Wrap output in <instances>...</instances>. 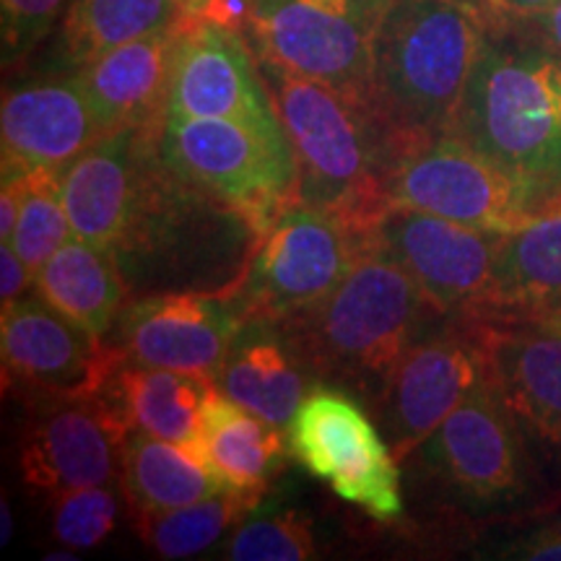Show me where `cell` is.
I'll return each instance as SVG.
<instances>
[{
  "instance_id": "d590c367",
  "label": "cell",
  "mask_w": 561,
  "mask_h": 561,
  "mask_svg": "<svg viewBox=\"0 0 561 561\" xmlns=\"http://www.w3.org/2000/svg\"><path fill=\"white\" fill-rule=\"evenodd\" d=\"M557 0H486L483 3V19L489 26H510L528 21L549 9Z\"/></svg>"
},
{
  "instance_id": "2e32d148",
  "label": "cell",
  "mask_w": 561,
  "mask_h": 561,
  "mask_svg": "<svg viewBox=\"0 0 561 561\" xmlns=\"http://www.w3.org/2000/svg\"><path fill=\"white\" fill-rule=\"evenodd\" d=\"M167 112L284 128L244 32L210 19H187L180 30Z\"/></svg>"
},
{
  "instance_id": "4fadbf2b",
  "label": "cell",
  "mask_w": 561,
  "mask_h": 561,
  "mask_svg": "<svg viewBox=\"0 0 561 561\" xmlns=\"http://www.w3.org/2000/svg\"><path fill=\"white\" fill-rule=\"evenodd\" d=\"M382 248L447 318L479 320L491 294L502 234L442 219L409 206H388L369 229Z\"/></svg>"
},
{
  "instance_id": "30bf717a",
  "label": "cell",
  "mask_w": 561,
  "mask_h": 561,
  "mask_svg": "<svg viewBox=\"0 0 561 561\" xmlns=\"http://www.w3.org/2000/svg\"><path fill=\"white\" fill-rule=\"evenodd\" d=\"M289 450L301 466L325 481L341 500L388 523L401 517V471L390 442L375 421L341 388L307 392L289 430Z\"/></svg>"
},
{
  "instance_id": "4dcf8cb0",
  "label": "cell",
  "mask_w": 561,
  "mask_h": 561,
  "mask_svg": "<svg viewBox=\"0 0 561 561\" xmlns=\"http://www.w3.org/2000/svg\"><path fill=\"white\" fill-rule=\"evenodd\" d=\"M121 512L112 483L62 491L50 500V536L66 549H94L115 530Z\"/></svg>"
},
{
  "instance_id": "44dd1931",
  "label": "cell",
  "mask_w": 561,
  "mask_h": 561,
  "mask_svg": "<svg viewBox=\"0 0 561 561\" xmlns=\"http://www.w3.org/2000/svg\"><path fill=\"white\" fill-rule=\"evenodd\" d=\"M312 382V369L291 333L263 318H248L216 377L224 396L278 430H289Z\"/></svg>"
},
{
  "instance_id": "277c9868",
  "label": "cell",
  "mask_w": 561,
  "mask_h": 561,
  "mask_svg": "<svg viewBox=\"0 0 561 561\" xmlns=\"http://www.w3.org/2000/svg\"><path fill=\"white\" fill-rule=\"evenodd\" d=\"M486 19L453 0H390L371 50V107L403 157L450 133Z\"/></svg>"
},
{
  "instance_id": "1f68e13d",
  "label": "cell",
  "mask_w": 561,
  "mask_h": 561,
  "mask_svg": "<svg viewBox=\"0 0 561 561\" xmlns=\"http://www.w3.org/2000/svg\"><path fill=\"white\" fill-rule=\"evenodd\" d=\"M68 5L70 0H0L3 68L30 58L60 24Z\"/></svg>"
},
{
  "instance_id": "ffe728a7",
  "label": "cell",
  "mask_w": 561,
  "mask_h": 561,
  "mask_svg": "<svg viewBox=\"0 0 561 561\" xmlns=\"http://www.w3.org/2000/svg\"><path fill=\"white\" fill-rule=\"evenodd\" d=\"M182 26L133 39L76 70L104 133L164 123Z\"/></svg>"
},
{
  "instance_id": "8992f818",
  "label": "cell",
  "mask_w": 561,
  "mask_h": 561,
  "mask_svg": "<svg viewBox=\"0 0 561 561\" xmlns=\"http://www.w3.org/2000/svg\"><path fill=\"white\" fill-rule=\"evenodd\" d=\"M390 0H250L255 58L371 104V50Z\"/></svg>"
},
{
  "instance_id": "5b68a950",
  "label": "cell",
  "mask_w": 561,
  "mask_h": 561,
  "mask_svg": "<svg viewBox=\"0 0 561 561\" xmlns=\"http://www.w3.org/2000/svg\"><path fill=\"white\" fill-rule=\"evenodd\" d=\"M159 157L187 185L234 208L255 234L297 203L299 170L284 128L167 112Z\"/></svg>"
},
{
  "instance_id": "60d3db41",
  "label": "cell",
  "mask_w": 561,
  "mask_h": 561,
  "mask_svg": "<svg viewBox=\"0 0 561 561\" xmlns=\"http://www.w3.org/2000/svg\"><path fill=\"white\" fill-rule=\"evenodd\" d=\"M453 3H460V5H468V9H473V11H479L481 16H483V3H486V0H453Z\"/></svg>"
},
{
  "instance_id": "f1b7e54d",
  "label": "cell",
  "mask_w": 561,
  "mask_h": 561,
  "mask_svg": "<svg viewBox=\"0 0 561 561\" xmlns=\"http://www.w3.org/2000/svg\"><path fill=\"white\" fill-rule=\"evenodd\" d=\"M21 210L13 231V250L26 268L37 273L73 234L62 203V170H34L19 174Z\"/></svg>"
},
{
  "instance_id": "836d02e7",
  "label": "cell",
  "mask_w": 561,
  "mask_h": 561,
  "mask_svg": "<svg viewBox=\"0 0 561 561\" xmlns=\"http://www.w3.org/2000/svg\"><path fill=\"white\" fill-rule=\"evenodd\" d=\"M30 280H34V273L26 268L13 244L3 242V248H0V301H3V310L24 297Z\"/></svg>"
},
{
  "instance_id": "7402d4cb",
  "label": "cell",
  "mask_w": 561,
  "mask_h": 561,
  "mask_svg": "<svg viewBox=\"0 0 561 561\" xmlns=\"http://www.w3.org/2000/svg\"><path fill=\"white\" fill-rule=\"evenodd\" d=\"M561 301V198L523 229L502 234L481 322L525 325Z\"/></svg>"
},
{
  "instance_id": "3957f363",
  "label": "cell",
  "mask_w": 561,
  "mask_h": 561,
  "mask_svg": "<svg viewBox=\"0 0 561 561\" xmlns=\"http://www.w3.org/2000/svg\"><path fill=\"white\" fill-rule=\"evenodd\" d=\"M450 133L512 178L559 201V55L520 26H486Z\"/></svg>"
},
{
  "instance_id": "d6a6232c",
  "label": "cell",
  "mask_w": 561,
  "mask_h": 561,
  "mask_svg": "<svg viewBox=\"0 0 561 561\" xmlns=\"http://www.w3.org/2000/svg\"><path fill=\"white\" fill-rule=\"evenodd\" d=\"M500 557L523 561H561V525H549V528L533 530L528 536L517 538Z\"/></svg>"
},
{
  "instance_id": "9c48e42d",
  "label": "cell",
  "mask_w": 561,
  "mask_h": 561,
  "mask_svg": "<svg viewBox=\"0 0 561 561\" xmlns=\"http://www.w3.org/2000/svg\"><path fill=\"white\" fill-rule=\"evenodd\" d=\"M388 198L390 206L419 208L494 234L523 229L557 203L453 133L426 140L398 161Z\"/></svg>"
},
{
  "instance_id": "74e56055",
  "label": "cell",
  "mask_w": 561,
  "mask_h": 561,
  "mask_svg": "<svg viewBox=\"0 0 561 561\" xmlns=\"http://www.w3.org/2000/svg\"><path fill=\"white\" fill-rule=\"evenodd\" d=\"M21 210V182L19 178H3V193H0V234L3 242L13 240Z\"/></svg>"
},
{
  "instance_id": "8d00e7d4",
  "label": "cell",
  "mask_w": 561,
  "mask_h": 561,
  "mask_svg": "<svg viewBox=\"0 0 561 561\" xmlns=\"http://www.w3.org/2000/svg\"><path fill=\"white\" fill-rule=\"evenodd\" d=\"M510 26H520V30L533 34L536 39H541L546 47H551V50L561 58V0L551 3L549 9L538 13V16L520 21V24H510Z\"/></svg>"
},
{
  "instance_id": "d6986e66",
  "label": "cell",
  "mask_w": 561,
  "mask_h": 561,
  "mask_svg": "<svg viewBox=\"0 0 561 561\" xmlns=\"http://www.w3.org/2000/svg\"><path fill=\"white\" fill-rule=\"evenodd\" d=\"M486 325L489 369L528 439L561 458V333Z\"/></svg>"
},
{
  "instance_id": "ac0fdd59",
  "label": "cell",
  "mask_w": 561,
  "mask_h": 561,
  "mask_svg": "<svg viewBox=\"0 0 561 561\" xmlns=\"http://www.w3.org/2000/svg\"><path fill=\"white\" fill-rule=\"evenodd\" d=\"M3 178L62 170L107 136L79 73H45L3 94L0 110Z\"/></svg>"
},
{
  "instance_id": "f35d334b",
  "label": "cell",
  "mask_w": 561,
  "mask_h": 561,
  "mask_svg": "<svg viewBox=\"0 0 561 561\" xmlns=\"http://www.w3.org/2000/svg\"><path fill=\"white\" fill-rule=\"evenodd\" d=\"M525 325H533V328H543V331H557L561 333V301L557 307H551V310H546L538 314V318H533L530 322H525Z\"/></svg>"
},
{
  "instance_id": "603a6c76",
  "label": "cell",
  "mask_w": 561,
  "mask_h": 561,
  "mask_svg": "<svg viewBox=\"0 0 561 561\" xmlns=\"http://www.w3.org/2000/svg\"><path fill=\"white\" fill-rule=\"evenodd\" d=\"M193 447L224 489L255 502L263 500L284 468L286 453H291L278 426L231 401L219 388L208 396Z\"/></svg>"
},
{
  "instance_id": "e575fe53",
  "label": "cell",
  "mask_w": 561,
  "mask_h": 561,
  "mask_svg": "<svg viewBox=\"0 0 561 561\" xmlns=\"http://www.w3.org/2000/svg\"><path fill=\"white\" fill-rule=\"evenodd\" d=\"M178 3L191 19L221 21L234 30H242L250 9V0H178Z\"/></svg>"
},
{
  "instance_id": "ab89813d",
  "label": "cell",
  "mask_w": 561,
  "mask_h": 561,
  "mask_svg": "<svg viewBox=\"0 0 561 561\" xmlns=\"http://www.w3.org/2000/svg\"><path fill=\"white\" fill-rule=\"evenodd\" d=\"M0 515H3V536H0V541H3V546L9 543V538H11V533H13V517H11V510H9V504H0Z\"/></svg>"
},
{
  "instance_id": "4316f807",
  "label": "cell",
  "mask_w": 561,
  "mask_h": 561,
  "mask_svg": "<svg viewBox=\"0 0 561 561\" xmlns=\"http://www.w3.org/2000/svg\"><path fill=\"white\" fill-rule=\"evenodd\" d=\"M121 476L133 512L185 507L227 491L195 447L146 432H128L125 437Z\"/></svg>"
},
{
  "instance_id": "e0dca14e",
  "label": "cell",
  "mask_w": 561,
  "mask_h": 561,
  "mask_svg": "<svg viewBox=\"0 0 561 561\" xmlns=\"http://www.w3.org/2000/svg\"><path fill=\"white\" fill-rule=\"evenodd\" d=\"M159 130L121 128L62 167V203L73 234L115 255L159 161Z\"/></svg>"
},
{
  "instance_id": "f546056e",
  "label": "cell",
  "mask_w": 561,
  "mask_h": 561,
  "mask_svg": "<svg viewBox=\"0 0 561 561\" xmlns=\"http://www.w3.org/2000/svg\"><path fill=\"white\" fill-rule=\"evenodd\" d=\"M224 559L234 561H307L318 557L310 517L299 510H278L248 517L221 546Z\"/></svg>"
},
{
  "instance_id": "83f0119b",
  "label": "cell",
  "mask_w": 561,
  "mask_h": 561,
  "mask_svg": "<svg viewBox=\"0 0 561 561\" xmlns=\"http://www.w3.org/2000/svg\"><path fill=\"white\" fill-rule=\"evenodd\" d=\"M257 504L261 502L224 491L185 507L133 512V517H136L138 538L151 553H157L159 559H187L219 543L227 533L248 520Z\"/></svg>"
},
{
  "instance_id": "ba28073f",
  "label": "cell",
  "mask_w": 561,
  "mask_h": 561,
  "mask_svg": "<svg viewBox=\"0 0 561 561\" xmlns=\"http://www.w3.org/2000/svg\"><path fill=\"white\" fill-rule=\"evenodd\" d=\"M447 494L473 512H500L533 494L528 434L489 377L419 447Z\"/></svg>"
},
{
  "instance_id": "d4e9b609",
  "label": "cell",
  "mask_w": 561,
  "mask_h": 561,
  "mask_svg": "<svg viewBox=\"0 0 561 561\" xmlns=\"http://www.w3.org/2000/svg\"><path fill=\"white\" fill-rule=\"evenodd\" d=\"M214 390L216 382L206 375L125 362L104 396L121 411L130 432L193 447L203 409Z\"/></svg>"
},
{
  "instance_id": "52a82bcc",
  "label": "cell",
  "mask_w": 561,
  "mask_h": 561,
  "mask_svg": "<svg viewBox=\"0 0 561 561\" xmlns=\"http://www.w3.org/2000/svg\"><path fill=\"white\" fill-rule=\"evenodd\" d=\"M369 231L307 203H291L252 242L240 284L250 318L291 322L310 312L346 278L367 248Z\"/></svg>"
},
{
  "instance_id": "5bb4252c",
  "label": "cell",
  "mask_w": 561,
  "mask_h": 561,
  "mask_svg": "<svg viewBox=\"0 0 561 561\" xmlns=\"http://www.w3.org/2000/svg\"><path fill=\"white\" fill-rule=\"evenodd\" d=\"M30 405L19 439V473L34 494L53 500L62 491L117 481L130 430L104 392L39 398Z\"/></svg>"
},
{
  "instance_id": "484cf974",
  "label": "cell",
  "mask_w": 561,
  "mask_h": 561,
  "mask_svg": "<svg viewBox=\"0 0 561 561\" xmlns=\"http://www.w3.org/2000/svg\"><path fill=\"white\" fill-rule=\"evenodd\" d=\"M34 289L102 339L115 331L117 318L130 297L115 255L96 244L70 237L62 248L34 273Z\"/></svg>"
},
{
  "instance_id": "7c38bea8",
  "label": "cell",
  "mask_w": 561,
  "mask_h": 561,
  "mask_svg": "<svg viewBox=\"0 0 561 561\" xmlns=\"http://www.w3.org/2000/svg\"><path fill=\"white\" fill-rule=\"evenodd\" d=\"M486 377L489 343L481 320L442 318L421 335L375 409L396 458L416 453Z\"/></svg>"
},
{
  "instance_id": "cb8c5ba5",
  "label": "cell",
  "mask_w": 561,
  "mask_h": 561,
  "mask_svg": "<svg viewBox=\"0 0 561 561\" xmlns=\"http://www.w3.org/2000/svg\"><path fill=\"white\" fill-rule=\"evenodd\" d=\"M191 19L178 0H70L53 37L50 73H76L100 55Z\"/></svg>"
},
{
  "instance_id": "6da1fadb",
  "label": "cell",
  "mask_w": 561,
  "mask_h": 561,
  "mask_svg": "<svg viewBox=\"0 0 561 561\" xmlns=\"http://www.w3.org/2000/svg\"><path fill=\"white\" fill-rule=\"evenodd\" d=\"M442 318L447 314L369 237L346 278L318 307L280 325L291 333L314 380L377 409L398 364Z\"/></svg>"
},
{
  "instance_id": "8fae6325",
  "label": "cell",
  "mask_w": 561,
  "mask_h": 561,
  "mask_svg": "<svg viewBox=\"0 0 561 561\" xmlns=\"http://www.w3.org/2000/svg\"><path fill=\"white\" fill-rule=\"evenodd\" d=\"M0 351L5 385L26 401L100 396L128 362L115 341L62 314L39 291L5 307Z\"/></svg>"
},
{
  "instance_id": "7a4b0ae2",
  "label": "cell",
  "mask_w": 561,
  "mask_h": 561,
  "mask_svg": "<svg viewBox=\"0 0 561 561\" xmlns=\"http://www.w3.org/2000/svg\"><path fill=\"white\" fill-rule=\"evenodd\" d=\"M255 60L291 140L297 201L369 231L390 206V178L403 159L388 125L367 102L271 60Z\"/></svg>"
},
{
  "instance_id": "9a60e30c",
  "label": "cell",
  "mask_w": 561,
  "mask_h": 561,
  "mask_svg": "<svg viewBox=\"0 0 561 561\" xmlns=\"http://www.w3.org/2000/svg\"><path fill=\"white\" fill-rule=\"evenodd\" d=\"M248 318L237 284L210 291H153L125 305L115 343L130 364L193 371L216 382Z\"/></svg>"
}]
</instances>
